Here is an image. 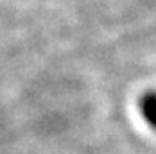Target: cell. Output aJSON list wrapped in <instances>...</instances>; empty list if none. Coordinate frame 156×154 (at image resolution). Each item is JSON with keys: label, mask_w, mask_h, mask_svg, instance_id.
I'll use <instances>...</instances> for the list:
<instances>
[{"label": "cell", "mask_w": 156, "mask_h": 154, "mask_svg": "<svg viewBox=\"0 0 156 154\" xmlns=\"http://www.w3.org/2000/svg\"><path fill=\"white\" fill-rule=\"evenodd\" d=\"M140 111L144 115V118L147 120V124L156 129V93L154 92H149L145 95H142Z\"/></svg>", "instance_id": "6da1fadb"}]
</instances>
